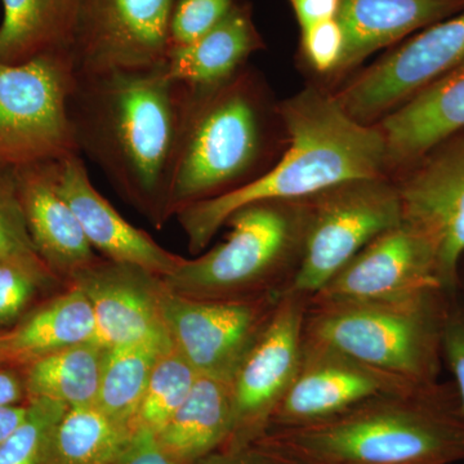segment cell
<instances>
[{"mask_svg": "<svg viewBox=\"0 0 464 464\" xmlns=\"http://www.w3.org/2000/svg\"><path fill=\"white\" fill-rule=\"evenodd\" d=\"M38 288L41 285L32 275L0 261V329L17 322Z\"/></svg>", "mask_w": 464, "mask_h": 464, "instance_id": "d6a6232c", "label": "cell"}, {"mask_svg": "<svg viewBox=\"0 0 464 464\" xmlns=\"http://www.w3.org/2000/svg\"><path fill=\"white\" fill-rule=\"evenodd\" d=\"M134 431L96 404L72 406L52 432L44 464H112Z\"/></svg>", "mask_w": 464, "mask_h": 464, "instance_id": "4316f807", "label": "cell"}, {"mask_svg": "<svg viewBox=\"0 0 464 464\" xmlns=\"http://www.w3.org/2000/svg\"><path fill=\"white\" fill-rule=\"evenodd\" d=\"M29 414V402L26 404L0 406V445L23 426Z\"/></svg>", "mask_w": 464, "mask_h": 464, "instance_id": "f35d334b", "label": "cell"}, {"mask_svg": "<svg viewBox=\"0 0 464 464\" xmlns=\"http://www.w3.org/2000/svg\"><path fill=\"white\" fill-rule=\"evenodd\" d=\"M0 261L23 268L41 288L61 282L34 246L18 200L14 169H0Z\"/></svg>", "mask_w": 464, "mask_h": 464, "instance_id": "f1b7e54d", "label": "cell"}, {"mask_svg": "<svg viewBox=\"0 0 464 464\" xmlns=\"http://www.w3.org/2000/svg\"><path fill=\"white\" fill-rule=\"evenodd\" d=\"M389 176L464 130V61L378 121Z\"/></svg>", "mask_w": 464, "mask_h": 464, "instance_id": "d6986e66", "label": "cell"}, {"mask_svg": "<svg viewBox=\"0 0 464 464\" xmlns=\"http://www.w3.org/2000/svg\"><path fill=\"white\" fill-rule=\"evenodd\" d=\"M57 188L67 201L94 250L103 258L132 265L166 277L183 257L169 252L151 235L134 227L92 183L81 154L58 160Z\"/></svg>", "mask_w": 464, "mask_h": 464, "instance_id": "e0dca14e", "label": "cell"}, {"mask_svg": "<svg viewBox=\"0 0 464 464\" xmlns=\"http://www.w3.org/2000/svg\"><path fill=\"white\" fill-rule=\"evenodd\" d=\"M282 295L246 301H208L167 289L163 314L173 346L203 375L234 378Z\"/></svg>", "mask_w": 464, "mask_h": 464, "instance_id": "4fadbf2b", "label": "cell"}, {"mask_svg": "<svg viewBox=\"0 0 464 464\" xmlns=\"http://www.w3.org/2000/svg\"><path fill=\"white\" fill-rule=\"evenodd\" d=\"M16 372V368L0 366V406L20 404L26 399L23 374Z\"/></svg>", "mask_w": 464, "mask_h": 464, "instance_id": "74e56055", "label": "cell"}, {"mask_svg": "<svg viewBox=\"0 0 464 464\" xmlns=\"http://www.w3.org/2000/svg\"><path fill=\"white\" fill-rule=\"evenodd\" d=\"M199 373L183 357L173 343L159 356L150 375L148 386L134 430L145 429L158 433L179 411L197 382Z\"/></svg>", "mask_w": 464, "mask_h": 464, "instance_id": "83f0119b", "label": "cell"}, {"mask_svg": "<svg viewBox=\"0 0 464 464\" xmlns=\"http://www.w3.org/2000/svg\"><path fill=\"white\" fill-rule=\"evenodd\" d=\"M344 53V34L337 18L301 29L299 54L319 75L334 76Z\"/></svg>", "mask_w": 464, "mask_h": 464, "instance_id": "1f68e13d", "label": "cell"}, {"mask_svg": "<svg viewBox=\"0 0 464 464\" xmlns=\"http://www.w3.org/2000/svg\"><path fill=\"white\" fill-rule=\"evenodd\" d=\"M112 464H179L164 450L154 432L137 429Z\"/></svg>", "mask_w": 464, "mask_h": 464, "instance_id": "e575fe53", "label": "cell"}, {"mask_svg": "<svg viewBox=\"0 0 464 464\" xmlns=\"http://www.w3.org/2000/svg\"><path fill=\"white\" fill-rule=\"evenodd\" d=\"M401 222L431 248L440 282L456 295L464 257V130L393 174Z\"/></svg>", "mask_w": 464, "mask_h": 464, "instance_id": "9c48e42d", "label": "cell"}, {"mask_svg": "<svg viewBox=\"0 0 464 464\" xmlns=\"http://www.w3.org/2000/svg\"><path fill=\"white\" fill-rule=\"evenodd\" d=\"M252 444L295 464H451L464 460V417L456 390L435 383L267 430Z\"/></svg>", "mask_w": 464, "mask_h": 464, "instance_id": "3957f363", "label": "cell"}, {"mask_svg": "<svg viewBox=\"0 0 464 464\" xmlns=\"http://www.w3.org/2000/svg\"><path fill=\"white\" fill-rule=\"evenodd\" d=\"M172 344L169 334L151 335L109 348L96 405L116 422L134 430L143 393L159 356Z\"/></svg>", "mask_w": 464, "mask_h": 464, "instance_id": "484cf974", "label": "cell"}, {"mask_svg": "<svg viewBox=\"0 0 464 464\" xmlns=\"http://www.w3.org/2000/svg\"><path fill=\"white\" fill-rule=\"evenodd\" d=\"M197 464H295L258 444L237 449H218Z\"/></svg>", "mask_w": 464, "mask_h": 464, "instance_id": "d590c367", "label": "cell"}, {"mask_svg": "<svg viewBox=\"0 0 464 464\" xmlns=\"http://www.w3.org/2000/svg\"><path fill=\"white\" fill-rule=\"evenodd\" d=\"M195 90L164 65L75 75L69 116L81 155L125 201L160 228Z\"/></svg>", "mask_w": 464, "mask_h": 464, "instance_id": "6da1fadb", "label": "cell"}, {"mask_svg": "<svg viewBox=\"0 0 464 464\" xmlns=\"http://www.w3.org/2000/svg\"><path fill=\"white\" fill-rule=\"evenodd\" d=\"M417 387L422 386L383 373L304 335L297 373L275 409L267 430L320 422L368 400Z\"/></svg>", "mask_w": 464, "mask_h": 464, "instance_id": "5bb4252c", "label": "cell"}, {"mask_svg": "<svg viewBox=\"0 0 464 464\" xmlns=\"http://www.w3.org/2000/svg\"><path fill=\"white\" fill-rule=\"evenodd\" d=\"M449 295L431 289L364 302L308 301L304 335L415 384L438 383Z\"/></svg>", "mask_w": 464, "mask_h": 464, "instance_id": "5b68a950", "label": "cell"}, {"mask_svg": "<svg viewBox=\"0 0 464 464\" xmlns=\"http://www.w3.org/2000/svg\"><path fill=\"white\" fill-rule=\"evenodd\" d=\"M93 310L96 342L112 348L168 333L163 277L137 266L100 258L72 277Z\"/></svg>", "mask_w": 464, "mask_h": 464, "instance_id": "2e32d148", "label": "cell"}, {"mask_svg": "<svg viewBox=\"0 0 464 464\" xmlns=\"http://www.w3.org/2000/svg\"><path fill=\"white\" fill-rule=\"evenodd\" d=\"M463 11L464 0H341L337 20L344 53L335 78L350 74L375 52Z\"/></svg>", "mask_w": 464, "mask_h": 464, "instance_id": "ffe728a7", "label": "cell"}, {"mask_svg": "<svg viewBox=\"0 0 464 464\" xmlns=\"http://www.w3.org/2000/svg\"><path fill=\"white\" fill-rule=\"evenodd\" d=\"M299 30L337 18L341 0H288Z\"/></svg>", "mask_w": 464, "mask_h": 464, "instance_id": "8d00e7d4", "label": "cell"}, {"mask_svg": "<svg viewBox=\"0 0 464 464\" xmlns=\"http://www.w3.org/2000/svg\"><path fill=\"white\" fill-rule=\"evenodd\" d=\"M58 160L42 161L14 169L18 200L36 252L61 282L101 257L57 188Z\"/></svg>", "mask_w": 464, "mask_h": 464, "instance_id": "ac0fdd59", "label": "cell"}, {"mask_svg": "<svg viewBox=\"0 0 464 464\" xmlns=\"http://www.w3.org/2000/svg\"><path fill=\"white\" fill-rule=\"evenodd\" d=\"M109 348L85 342L48 353L24 366L26 400L72 406L96 404Z\"/></svg>", "mask_w": 464, "mask_h": 464, "instance_id": "d4e9b609", "label": "cell"}, {"mask_svg": "<svg viewBox=\"0 0 464 464\" xmlns=\"http://www.w3.org/2000/svg\"><path fill=\"white\" fill-rule=\"evenodd\" d=\"M308 298L284 293L270 322L232 378V429L221 449L252 444L268 429L297 373Z\"/></svg>", "mask_w": 464, "mask_h": 464, "instance_id": "7c38bea8", "label": "cell"}, {"mask_svg": "<svg viewBox=\"0 0 464 464\" xmlns=\"http://www.w3.org/2000/svg\"><path fill=\"white\" fill-rule=\"evenodd\" d=\"M400 222L391 177L351 179L308 198L301 261L285 293L313 297L371 241Z\"/></svg>", "mask_w": 464, "mask_h": 464, "instance_id": "ba28073f", "label": "cell"}, {"mask_svg": "<svg viewBox=\"0 0 464 464\" xmlns=\"http://www.w3.org/2000/svg\"><path fill=\"white\" fill-rule=\"evenodd\" d=\"M176 0H79L69 52L75 75L166 63Z\"/></svg>", "mask_w": 464, "mask_h": 464, "instance_id": "8fae6325", "label": "cell"}, {"mask_svg": "<svg viewBox=\"0 0 464 464\" xmlns=\"http://www.w3.org/2000/svg\"><path fill=\"white\" fill-rule=\"evenodd\" d=\"M448 304L441 334V356L454 378L458 402L464 417V306Z\"/></svg>", "mask_w": 464, "mask_h": 464, "instance_id": "836d02e7", "label": "cell"}, {"mask_svg": "<svg viewBox=\"0 0 464 464\" xmlns=\"http://www.w3.org/2000/svg\"><path fill=\"white\" fill-rule=\"evenodd\" d=\"M277 111L286 141L279 160L237 190L174 215L191 255H200L231 215L250 204L304 200L351 179L389 177L380 128L351 118L332 92L308 87Z\"/></svg>", "mask_w": 464, "mask_h": 464, "instance_id": "7a4b0ae2", "label": "cell"}, {"mask_svg": "<svg viewBox=\"0 0 464 464\" xmlns=\"http://www.w3.org/2000/svg\"><path fill=\"white\" fill-rule=\"evenodd\" d=\"M240 0H176L170 17L172 48L191 44L218 25Z\"/></svg>", "mask_w": 464, "mask_h": 464, "instance_id": "4dcf8cb0", "label": "cell"}, {"mask_svg": "<svg viewBox=\"0 0 464 464\" xmlns=\"http://www.w3.org/2000/svg\"><path fill=\"white\" fill-rule=\"evenodd\" d=\"M85 342H96L93 310L84 293L69 285L14 328L0 329V366L24 368L48 353Z\"/></svg>", "mask_w": 464, "mask_h": 464, "instance_id": "7402d4cb", "label": "cell"}, {"mask_svg": "<svg viewBox=\"0 0 464 464\" xmlns=\"http://www.w3.org/2000/svg\"><path fill=\"white\" fill-rule=\"evenodd\" d=\"M23 426L0 445V464H44L48 442L69 406L51 400H29Z\"/></svg>", "mask_w": 464, "mask_h": 464, "instance_id": "f546056e", "label": "cell"}, {"mask_svg": "<svg viewBox=\"0 0 464 464\" xmlns=\"http://www.w3.org/2000/svg\"><path fill=\"white\" fill-rule=\"evenodd\" d=\"M232 418V378L199 374L179 411L155 435L177 463L197 464L224 447Z\"/></svg>", "mask_w": 464, "mask_h": 464, "instance_id": "603a6c76", "label": "cell"}, {"mask_svg": "<svg viewBox=\"0 0 464 464\" xmlns=\"http://www.w3.org/2000/svg\"><path fill=\"white\" fill-rule=\"evenodd\" d=\"M74 84L69 50L0 63V169L81 154L69 116Z\"/></svg>", "mask_w": 464, "mask_h": 464, "instance_id": "52a82bcc", "label": "cell"}, {"mask_svg": "<svg viewBox=\"0 0 464 464\" xmlns=\"http://www.w3.org/2000/svg\"><path fill=\"white\" fill-rule=\"evenodd\" d=\"M79 0H2L0 63H23L69 50Z\"/></svg>", "mask_w": 464, "mask_h": 464, "instance_id": "cb8c5ba5", "label": "cell"}, {"mask_svg": "<svg viewBox=\"0 0 464 464\" xmlns=\"http://www.w3.org/2000/svg\"><path fill=\"white\" fill-rule=\"evenodd\" d=\"M230 234L197 258L183 257L164 285L183 297L246 301L283 295L297 273L306 199L250 204L231 215Z\"/></svg>", "mask_w": 464, "mask_h": 464, "instance_id": "8992f818", "label": "cell"}, {"mask_svg": "<svg viewBox=\"0 0 464 464\" xmlns=\"http://www.w3.org/2000/svg\"><path fill=\"white\" fill-rule=\"evenodd\" d=\"M431 289L444 290L432 250L400 222L371 241L308 301H380Z\"/></svg>", "mask_w": 464, "mask_h": 464, "instance_id": "9a60e30c", "label": "cell"}, {"mask_svg": "<svg viewBox=\"0 0 464 464\" xmlns=\"http://www.w3.org/2000/svg\"><path fill=\"white\" fill-rule=\"evenodd\" d=\"M265 48L250 3L240 0L230 14L191 44L172 48L164 69L174 81L209 90L239 72L256 52Z\"/></svg>", "mask_w": 464, "mask_h": 464, "instance_id": "44dd1931", "label": "cell"}, {"mask_svg": "<svg viewBox=\"0 0 464 464\" xmlns=\"http://www.w3.org/2000/svg\"><path fill=\"white\" fill-rule=\"evenodd\" d=\"M463 61L464 11L399 43L333 96L351 118L374 125Z\"/></svg>", "mask_w": 464, "mask_h": 464, "instance_id": "30bf717a", "label": "cell"}, {"mask_svg": "<svg viewBox=\"0 0 464 464\" xmlns=\"http://www.w3.org/2000/svg\"><path fill=\"white\" fill-rule=\"evenodd\" d=\"M194 90L170 186L169 218L264 174L273 166L283 128L264 81L248 66L215 88Z\"/></svg>", "mask_w": 464, "mask_h": 464, "instance_id": "277c9868", "label": "cell"}]
</instances>
